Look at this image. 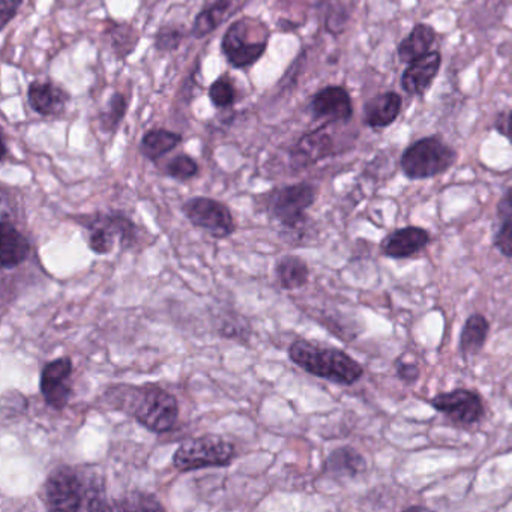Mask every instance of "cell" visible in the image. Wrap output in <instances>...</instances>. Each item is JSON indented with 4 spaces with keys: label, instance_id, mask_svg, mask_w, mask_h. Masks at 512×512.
I'll return each mask as SVG.
<instances>
[{
    "label": "cell",
    "instance_id": "277c9868",
    "mask_svg": "<svg viewBox=\"0 0 512 512\" xmlns=\"http://www.w3.org/2000/svg\"><path fill=\"white\" fill-rule=\"evenodd\" d=\"M130 407L134 419L154 433H167L178 422V398L160 386L133 388Z\"/></svg>",
    "mask_w": 512,
    "mask_h": 512
},
{
    "label": "cell",
    "instance_id": "836d02e7",
    "mask_svg": "<svg viewBox=\"0 0 512 512\" xmlns=\"http://www.w3.org/2000/svg\"><path fill=\"white\" fill-rule=\"evenodd\" d=\"M497 130L500 131V133L503 134V136L508 137L509 140H511L512 143V110L508 113V116H506L505 119H502V121L497 122Z\"/></svg>",
    "mask_w": 512,
    "mask_h": 512
},
{
    "label": "cell",
    "instance_id": "3957f363",
    "mask_svg": "<svg viewBox=\"0 0 512 512\" xmlns=\"http://www.w3.org/2000/svg\"><path fill=\"white\" fill-rule=\"evenodd\" d=\"M457 152L439 137H425L412 143L401 155L400 166L412 181L434 178L457 163Z\"/></svg>",
    "mask_w": 512,
    "mask_h": 512
},
{
    "label": "cell",
    "instance_id": "f1b7e54d",
    "mask_svg": "<svg viewBox=\"0 0 512 512\" xmlns=\"http://www.w3.org/2000/svg\"><path fill=\"white\" fill-rule=\"evenodd\" d=\"M199 164L193 157L187 154L176 155L167 163L166 173L176 181H190L199 175Z\"/></svg>",
    "mask_w": 512,
    "mask_h": 512
},
{
    "label": "cell",
    "instance_id": "4fadbf2b",
    "mask_svg": "<svg viewBox=\"0 0 512 512\" xmlns=\"http://www.w3.org/2000/svg\"><path fill=\"white\" fill-rule=\"evenodd\" d=\"M311 112L316 118L328 122H347L353 116V103L349 92L341 86H328L314 95Z\"/></svg>",
    "mask_w": 512,
    "mask_h": 512
},
{
    "label": "cell",
    "instance_id": "2e32d148",
    "mask_svg": "<svg viewBox=\"0 0 512 512\" xmlns=\"http://www.w3.org/2000/svg\"><path fill=\"white\" fill-rule=\"evenodd\" d=\"M442 67V56L439 52H430L416 61L410 62L401 77L404 92L413 97H422L430 89Z\"/></svg>",
    "mask_w": 512,
    "mask_h": 512
},
{
    "label": "cell",
    "instance_id": "5bb4252c",
    "mask_svg": "<svg viewBox=\"0 0 512 512\" xmlns=\"http://www.w3.org/2000/svg\"><path fill=\"white\" fill-rule=\"evenodd\" d=\"M334 151V143L325 128L305 134L290 151L293 169L304 170L325 160Z\"/></svg>",
    "mask_w": 512,
    "mask_h": 512
},
{
    "label": "cell",
    "instance_id": "cb8c5ba5",
    "mask_svg": "<svg viewBox=\"0 0 512 512\" xmlns=\"http://www.w3.org/2000/svg\"><path fill=\"white\" fill-rule=\"evenodd\" d=\"M488 331H490V323L482 314H472L467 317L460 335V352L461 355L475 356L484 349L485 341H487Z\"/></svg>",
    "mask_w": 512,
    "mask_h": 512
},
{
    "label": "cell",
    "instance_id": "e0dca14e",
    "mask_svg": "<svg viewBox=\"0 0 512 512\" xmlns=\"http://www.w3.org/2000/svg\"><path fill=\"white\" fill-rule=\"evenodd\" d=\"M0 245H2V268L13 269L22 265L28 260L31 254V244L26 236L14 226L13 221L8 218L7 212H2V223H0Z\"/></svg>",
    "mask_w": 512,
    "mask_h": 512
},
{
    "label": "cell",
    "instance_id": "4dcf8cb0",
    "mask_svg": "<svg viewBox=\"0 0 512 512\" xmlns=\"http://www.w3.org/2000/svg\"><path fill=\"white\" fill-rule=\"evenodd\" d=\"M182 41H184V32L175 26L161 28L160 32L155 35V47L158 52H175L181 46Z\"/></svg>",
    "mask_w": 512,
    "mask_h": 512
},
{
    "label": "cell",
    "instance_id": "ffe728a7",
    "mask_svg": "<svg viewBox=\"0 0 512 512\" xmlns=\"http://www.w3.org/2000/svg\"><path fill=\"white\" fill-rule=\"evenodd\" d=\"M367 469V461L352 446H341L334 449L326 458V475L335 476V478H356Z\"/></svg>",
    "mask_w": 512,
    "mask_h": 512
},
{
    "label": "cell",
    "instance_id": "5b68a950",
    "mask_svg": "<svg viewBox=\"0 0 512 512\" xmlns=\"http://www.w3.org/2000/svg\"><path fill=\"white\" fill-rule=\"evenodd\" d=\"M236 457V448L220 434H205L181 443L173 454V466L179 472L227 467Z\"/></svg>",
    "mask_w": 512,
    "mask_h": 512
},
{
    "label": "cell",
    "instance_id": "9c48e42d",
    "mask_svg": "<svg viewBox=\"0 0 512 512\" xmlns=\"http://www.w3.org/2000/svg\"><path fill=\"white\" fill-rule=\"evenodd\" d=\"M182 212L194 227L205 230L212 238L226 239L235 233L232 211L220 200L193 197L182 205Z\"/></svg>",
    "mask_w": 512,
    "mask_h": 512
},
{
    "label": "cell",
    "instance_id": "52a82bcc",
    "mask_svg": "<svg viewBox=\"0 0 512 512\" xmlns=\"http://www.w3.org/2000/svg\"><path fill=\"white\" fill-rule=\"evenodd\" d=\"M80 224L88 232L89 248L98 256L112 253L118 239L124 245L133 244L137 239L136 224L121 212L85 215Z\"/></svg>",
    "mask_w": 512,
    "mask_h": 512
},
{
    "label": "cell",
    "instance_id": "6da1fadb",
    "mask_svg": "<svg viewBox=\"0 0 512 512\" xmlns=\"http://www.w3.org/2000/svg\"><path fill=\"white\" fill-rule=\"evenodd\" d=\"M41 499L50 511H109L104 482L83 467L59 466L47 476Z\"/></svg>",
    "mask_w": 512,
    "mask_h": 512
},
{
    "label": "cell",
    "instance_id": "83f0119b",
    "mask_svg": "<svg viewBox=\"0 0 512 512\" xmlns=\"http://www.w3.org/2000/svg\"><path fill=\"white\" fill-rule=\"evenodd\" d=\"M110 511H131V509H151V511H164V506L161 505L160 500L157 497L152 496L149 493H142V491H134V493L128 494L127 497L122 499L113 500L109 505Z\"/></svg>",
    "mask_w": 512,
    "mask_h": 512
},
{
    "label": "cell",
    "instance_id": "8fae6325",
    "mask_svg": "<svg viewBox=\"0 0 512 512\" xmlns=\"http://www.w3.org/2000/svg\"><path fill=\"white\" fill-rule=\"evenodd\" d=\"M73 370V359L70 356L53 359L44 365L40 389L47 406L55 410H64L68 406L73 395V388L70 385Z\"/></svg>",
    "mask_w": 512,
    "mask_h": 512
},
{
    "label": "cell",
    "instance_id": "8992f818",
    "mask_svg": "<svg viewBox=\"0 0 512 512\" xmlns=\"http://www.w3.org/2000/svg\"><path fill=\"white\" fill-rule=\"evenodd\" d=\"M269 31L265 23L256 19H241L233 23L224 34L221 49L227 62L235 68H248L263 58L269 44V35L251 40Z\"/></svg>",
    "mask_w": 512,
    "mask_h": 512
},
{
    "label": "cell",
    "instance_id": "7402d4cb",
    "mask_svg": "<svg viewBox=\"0 0 512 512\" xmlns=\"http://www.w3.org/2000/svg\"><path fill=\"white\" fill-rule=\"evenodd\" d=\"M497 230L494 233V248L506 259H512V187L497 203Z\"/></svg>",
    "mask_w": 512,
    "mask_h": 512
},
{
    "label": "cell",
    "instance_id": "30bf717a",
    "mask_svg": "<svg viewBox=\"0 0 512 512\" xmlns=\"http://www.w3.org/2000/svg\"><path fill=\"white\" fill-rule=\"evenodd\" d=\"M430 404L434 410L443 413L464 427L478 424L485 416L484 400L473 389L460 388L442 392V394L434 395Z\"/></svg>",
    "mask_w": 512,
    "mask_h": 512
},
{
    "label": "cell",
    "instance_id": "44dd1931",
    "mask_svg": "<svg viewBox=\"0 0 512 512\" xmlns=\"http://www.w3.org/2000/svg\"><path fill=\"white\" fill-rule=\"evenodd\" d=\"M436 37V31L430 25H422V23L416 25L398 46V58L404 64H410L421 56L427 55Z\"/></svg>",
    "mask_w": 512,
    "mask_h": 512
},
{
    "label": "cell",
    "instance_id": "7c38bea8",
    "mask_svg": "<svg viewBox=\"0 0 512 512\" xmlns=\"http://www.w3.org/2000/svg\"><path fill=\"white\" fill-rule=\"evenodd\" d=\"M251 0H205L202 10L194 20L193 34L197 40L208 37L221 25L241 13Z\"/></svg>",
    "mask_w": 512,
    "mask_h": 512
},
{
    "label": "cell",
    "instance_id": "484cf974",
    "mask_svg": "<svg viewBox=\"0 0 512 512\" xmlns=\"http://www.w3.org/2000/svg\"><path fill=\"white\" fill-rule=\"evenodd\" d=\"M128 104H130V101L122 92H115L110 97L106 112L101 113L100 116L101 127L104 131H107V133L118 131L119 125L122 124L125 115H127Z\"/></svg>",
    "mask_w": 512,
    "mask_h": 512
},
{
    "label": "cell",
    "instance_id": "d6986e66",
    "mask_svg": "<svg viewBox=\"0 0 512 512\" xmlns=\"http://www.w3.org/2000/svg\"><path fill=\"white\" fill-rule=\"evenodd\" d=\"M401 112V97L397 92L377 95L364 109V122L370 128L379 130L394 124Z\"/></svg>",
    "mask_w": 512,
    "mask_h": 512
},
{
    "label": "cell",
    "instance_id": "4316f807",
    "mask_svg": "<svg viewBox=\"0 0 512 512\" xmlns=\"http://www.w3.org/2000/svg\"><path fill=\"white\" fill-rule=\"evenodd\" d=\"M109 32L112 47L115 49L118 58L124 59L134 52L137 43H139V35L136 29L128 25H113L112 28L107 29Z\"/></svg>",
    "mask_w": 512,
    "mask_h": 512
},
{
    "label": "cell",
    "instance_id": "9a60e30c",
    "mask_svg": "<svg viewBox=\"0 0 512 512\" xmlns=\"http://www.w3.org/2000/svg\"><path fill=\"white\" fill-rule=\"evenodd\" d=\"M431 242L428 230L407 226L389 233L382 242V253L391 259H409L421 253Z\"/></svg>",
    "mask_w": 512,
    "mask_h": 512
},
{
    "label": "cell",
    "instance_id": "603a6c76",
    "mask_svg": "<svg viewBox=\"0 0 512 512\" xmlns=\"http://www.w3.org/2000/svg\"><path fill=\"white\" fill-rule=\"evenodd\" d=\"M275 275L284 290H298L310 280V268L302 257L289 254L278 260Z\"/></svg>",
    "mask_w": 512,
    "mask_h": 512
},
{
    "label": "cell",
    "instance_id": "f546056e",
    "mask_svg": "<svg viewBox=\"0 0 512 512\" xmlns=\"http://www.w3.org/2000/svg\"><path fill=\"white\" fill-rule=\"evenodd\" d=\"M209 98L217 109H227L236 101V89L227 76L220 77L209 88Z\"/></svg>",
    "mask_w": 512,
    "mask_h": 512
},
{
    "label": "cell",
    "instance_id": "ba28073f",
    "mask_svg": "<svg viewBox=\"0 0 512 512\" xmlns=\"http://www.w3.org/2000/svg\"><path fill=\"white\" fill-rule=\"evenodd\" d=\"M317 199V188L308 182L287 185L272 191L266 200L269 215L289 230H299L307 221V211Z\"/></svg>",
    "mask_w": 512,
    "mask_h": 512
},
{
    "label": "cell",
    "instance_id": "d4e9b609",
    "mask_svg": "<svg viewBox=\"0 0 512 512\" xmlns=\"http://www.w3.org/2000/svg\"><path fill=\"white\" fill-rule=\"evenodd\" d=\"M179 143H182L181 134L164 130V128H155L143 136L142 142H140V152L149 161H157L172 152L173 149L178 148Z\"/></svg>",
    "mask_w": 512,
    "mask_h": 512
},
{
    "label": "cell",
    "instance_id": "1f68e13d",
    "mask_svg": "<svg viewBox=\"0 0 512 512\" xmlns=\"http://www.w3.org/2000/svg\"><path fill=\"white\" fill-rule=\"evenodd\" d=\"M23 0H0V28L5 29L17 16Z\"/></svg>",
    "mask_w": 512,
    "mask_h": 512
},
{
    "label": "cell",
    "instance_id": "7a4b0ae2",
    "mask_svg": "<svg viewBox=\"0 0 512 512\" xmlns=\"http://www.w3.org/2000/svg\"><path fill=\"white\" fill-rule=\"evenodd\" d=\"M289 358L311 376L338 385H353L364 376V368L349 353L337 347L323 346L316 341H293L289 347Z\"/></svg>",
    "mask_w": 512,
    "mask_h": 512
},
{
    "label": "cell",
    "instance_id": "ac0fdd59",
    "mask_svg": "<svg viewBox=\"0 0 512 512\" xmlns=\"http://www.w3.org/2000/svg\"><path fill=\"white\" fill-rule=\"evenodd\" d=\"M70 94L52 82H34L28 89V103L41 116H55L64 112Z\"/></svg>",
    "mask_w": 512,
    "mask_h": 512
},
{
    "label": "cell",
    "instance_id": "d6a6232c",
    "mask_svg": "<svg viewBox=\"0 0 512 512\" xmlns=\"http://www.w3.org/2000/svg\"><path fill=\"white\" fill-rule=\"evenodd\" d=\"M397 374L403 382L415 383L421 376V370H419L418 365L412 364V362L398 361Z\"/></svg>",
    "mask_w": 512,
    "mask_h": 512
}]
</instances>
